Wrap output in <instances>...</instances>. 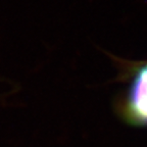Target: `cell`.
<instances>
[{
	"instance_id": "cell-1",
	"label": "cell",
	"mask_w": 147,
	"mask_h": 147,
	"mask_svg": "<svg viewBox=\"0 0 147 147\" xmlns=\"http://www.w3.org/2000/svg\"><path fill=\"white\" fill-rule=\"evenodd\" d=\"M126 115L133 124L147 125V64L136 74L126 104Z\"/></svg>"
}]
</instances>
